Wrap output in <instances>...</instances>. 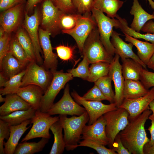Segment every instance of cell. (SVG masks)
<instances>
[{"label": "cell", "mask_w": 154, "mask_h": 154, "mask_svg": "<svg viewBox=\"0 0 154 154\" xmlns=\"http://www.w3.org/2000/svg\"><path fill=\"white\" fill-rule=\"evenodd\" d=\"M152 112L149 108L131 119L119 133L125 147L133 154H144L143 147L149 141L145 128V123Z\"/></svg>", "instance_id": "1"}, {"label": "cell", "mask_w": 154, "mask_h": 154, "mask_svg": "<svg viewBox=\"0 0 154 154\" xmlns=\"http://www.w3.org/2000/svg\"><path fill=\"white\" fill-rule=\"evenodd\" d=\"M67 116L59 115V120L64 131L65 149L68 151H72L77 148L83 129L88 122L89 117L86 111L79 116L74 115L68 118Z\"/></svg>", "instance_id": "2"}, {"label": "cell", "mask_w": 154, "mask_h": 154, "mask_svg": "<svg viewBox=\"0 0 154 154\" xmlns=\"http://www.w3.org/2000/svg\"><path fill=\"white\" fill-rule=\"evenodd\" d=\"M82 53L91 64L100 62L110 64L114 58L102 44L97 27L92 31L86 39Z\"/></svg>", "instance_id": "3"}, {"label": "cell", "mask_w": 154, "mask_h": 154, "mask_svg": "<svg viewBox=\"0 0 154 154\" xmlns=\"http://www.w3.org/2000/svg\"><path fill=\"white\" fill-rule=\"evenodd\" d=\"M53 76L50 70L46 69L36 62H31L26 66L21 87L34 84L40 87L44 93L50 84Z\"/></svg>", "instance_id": "4"}, {"label": "cell", "mask_w": 154, "mask_h": 154, "mask_svg": "<svg viewBox=\"0 0 154 154\" xmlns=\"http://www.w3.org/2000/svg\"><path fill=\"white\" fill-rule=\"evenodd\" d=\"M59 120L58 116H51L46 112L36 110L35 115L31 119V124L33 125L31 129L22 139L21 142L36 138L49 139L51 135L49 130L51 126Z\"/></svg>", "instance_id": "5"}, {"label": "cell", "mask_w": 154, "mask_h": 154, "mask_svg": "<svg viewBox=\"0 0 154 154\" xmlns=\"http://www.w3.org/2000/svg\"><path fill=\"white\" fill-rule=\"evenodd\" d=\"M106 121V132L109 141L108 145L112 148L116 135L128 125L129 114L125 109L119 108L103 115Z\"/></svg>", "instance_id": "6"}, {"label": "cell", "mask_w": 154, "mask_h": 154, "mask_svg": "<svg viewBox=\"0 0 154 154\" xmlns=\"http://www.w3.org/2000/svg\"><path fill=\"white\" fill-rule=\"evenodd\" d=\"M51 72L53 75L52 80L41 101L40 110L42 112H47L54 103V100L60 90L73 78L70 73H64L62 70Z\"/></svg>", "instance_id": "7"}, {"label": "cell", "mask_w": 154, "mask_h": 154, "mask_svg": "<svg viewBox=\"0 0 154 154\" xmlns=\"http://www.w3.org/2000/svg\"><path fill=\"white\" fill-rule=\"evenodd\" d=\"M92 15L96 23L100 40L110 55L114 56L115 49L110 38L113 28L117 26V19L111 18L105 15L104 13L94 7H92Z\"/></svg>", "instance_id": "8"}, {"label": "cell", "mask_w": 154, "mask_h": 154, "mask_svg": "<svg viewBox=\"0 0 154 154\" xmlns=\"http://www.w3.org/2000/svg\"><path fill=\"white\" fill-rule=\"evenodd\" d=\"M97 27L96 22L90 13L82 15L75 27L63 33L71 36L75 40L80 52L82 53L85 42L93 30Z\"/></svg>", "instance_id": "9"}, {"label": "cell", "mask_w": 154, "mask_h": 154, "mask_svg": "<svg viewBox=\"0 0 154 154\" xmlns=\"http://www.w3.org/2000/svg\"><path fill=\"white\" fill-rule=\"evenodd\" d=\"M86 111L72 98L70 93L69 86L67 84L60 100L54 103L46 113L50 116L59 114L79 116Z\"/></svg>", "instance_id": "10"}, {"label": "cell", "mask_w": 154, "mask_h": 154, "mask_svg": "<svg viewBox=\"0 0 154 154\" xmlns=\"http://www.w3.org/2000/svg\"><path fill=\"white\" fill-rule=\"evenodd\" d=\"M71 95L76 102L84 106L88 113L89 117L88 125L93 123L106 113L118 108L115 103L105 104L101 101L85 100L75 91L72 92Z\"/></svg>", "instance_id": "11"}, {"label": "cell", "mask_w": 154, "mask_h": 154, "mask_svg": "<svg viewBox=\"0 0 154 154\" xmlns=\"http://www.w3.org/2000/svg\"><path fill=\"white\" fill-rule=\"evenodd\" d=\"M24 20L23 28L26 30L30 37L33 44L38 64L42 65L43 60L40 56L42 50L40 45L39 35L38 27L39 18L38 11L37 7H35L33 14L29 16L28 13L24 11Z\"/></svg>", "instance_id": "12"}, {"label": "cell", "mask_w": 154, "mask_h": 154, "mask_svg": "<svg viewBox=\"0 0 154 154\" xmlns=\"http://www.w3.org/2000/svg\"><path fill=\"white\" fill-rule=\"evenodd\" d=\"M65 13L58 8L51 0H44L42 7L41 25L43 29L51 34L56 33L60 29L59 23Z\"/></svg>", "instance_id": "13"}, {"label": "cell", "mask_w": 154, "mask_h": 154, "mask_svg": "<svg viewBox=\"0 0 154 154\" xmlns=\"http://www.w3.org/2000/svg\"><path fill=\"white\" fill-rule=\"evenodd\" d=\"M119 56L115 54L113 60L110 64L108 75L113 81L115 88V103L118 108L124 99L123 89L125 79L122 71V66L119 62Z\"/></svg>", "instance_id": "14"}, {"label": "cell", "mask_w": 154, "mask_h": 154, "mask_svg": "<svg viewBox=\"0 0 154 154\" xmlns=\"http://www.w3.org/2000/svg\"><path fill=\"white\" fill-rule=\"evenodd\" d=\"M153 100L154 87L143 96L134 99H124L119 108L126 110L129 114V119H131L138 116L148 108L149 104Z\"/></svg>", "instance_id": "15"}, {"label": "cell", "mask_w": 154, "mask_h": 154, "mask_svg": "<svg viewBox=\"0 0 154 154\" xmlns=\"http://www.w3.org/2000/svg\"><path fill=\"white\" fill-rule=\"evenodd\" d=\"M24 4H19L1 12L0 25L7 33H11L19 28L23 19Z\"/></svg>", "instance_id": "16"}, {"label": "cell", "mask_w": 154, "mask_h": 154, "mask_svg": "<svg viewBox=\"0 0 154 154\" xmlns=\"http://www.w3.org/2000/svg\"><path fill=\"white\" fill-rule=\"evenodd\" d=\"M51 35L47 30L41 28L38 29L39 42L44 56V60L42 66L46 69L52 71L56 70L58 60L57 55L52 51L50 38Z\"/></svg>", "instance_id": "17"}, {"label": "cell", "mask_w": 154, "mask_h": 154, "mask_svg": "<svg viewBox=\"0 0 154 154\" xmlns=\"http://www.w3.org/2000/svg\"><path fill=\"white\" fill-rule=\"evenodd\" d=\"M106 121L103 115L93 123L86 125L83 129L81 139L93 140L105 146L109 144L106 132Z\"/></svg>", "instance_id": "18"}, {"label": "cell", "mask_w": 154, "mask_h": 154, "mask_svg": "<svg viewBox=\"0 0 154 154\" xmlns=\"http://www.w3.org/2000/svg\"><path fill=\"white\" fill-rule=\"evenodd\" d=\"M120 34L113 30L111 42L115 49V54L118 55L121 60L127 58H131L139 64L143 68L147 70V66L140 59L133 50V45L131 43L124 42L119 37Z\"/></svg>", "instance_id": "19"}, {"label": "cell", "mask_w": 154, "mask_h": 154, "mask_svg": "<svg viewBox=\"0 0 154 154\" xmlns=\"http://www.w3.org/2000/svg\"><path fill=\"white\" fill-rule=\"evenodd\" d=\"M16 94L36 110H40L41 100L44 94L40 87L30 84L21 87Z\"/></svg>", "instance_id": "20"}, {"label": "cell", "mask_w": 154, "mask_h": 154, "mask_svg": "<svg viewBox=\"0 0 154 154\" xmlns=\"http://www.w3.org/2000/svg\"><path fill=\"white\" fill-rule=\"evenodd\" d=\"M30 123L31 119H29L18 125H10L9 137L6 142H4L5 154H14L20 138L30 127V126L27 127V126Z\"/></svg>", "instance_id": "21"}, {"label": "cell", "mask_w": 154, "mask_h": 154, "mask_svg": "<svg viewBox=\"0 0 154 154\" xmlns=\"http://www.w3.org/2000/svg\"><path fill=\"white\" fill-rule=\"evenodd\" d=\"M26 66L18 60L10 51L0 61V72L9 79L25 69Z\"/></svg>", "instance_id": "22"}, {"label": "cell", "mask_w": 154, "mask_h": 154, "mask_svg": "<svg viewBox=\"0 0 154 154\" xmlns=\"http://www.w3.org/2000/svg\"><path fill=\"white\" fill-rule=\"evenodd\" d=\"M31 107L16 93L7 94L4 103L0 107V115L5 116L16 111L27 110Z\"/></svg>", "instance_id": "23"}, {"label": "cell", "mask_w": 154, "mask_h": 154, "mask_svg": "<svg viewBox=\"0 0 154 154\" xmlns=\"http://www.w3.org/2000/svg\"><path fill=\"white\" fill-rule=\"evenodd\" d=\"M133 5L130 11L134 16L130 27L138 33L148 21L154 19V13L150 14L146 11L140 5L138 0H133Z\"/></svg>", "instance_id": "24"}, {"label": "cell", "mask_w": 154, "mask_h": 154, "mask_svg": "<svg viewBox=\"0 0 154 154\" xmlns=\"http://www.w3.org/2000/svg\"><path fill=\"white\" fill-rule=\"evenodd\" d=\"M125 40L131 43L137 50V55L146 65L154 52V44L139 40L124 34Z\"/></svg>", "instance_id": "25"}, {"label": "cell", "mask_w": 154, "mask_h": 154, "mask_svg": "<svg viewBox=\"0 0 154 154\" xmlns=\"http://www.w3.org/2000/svg\"><path fill=\"white\" fill-rule=\"evenodd\" d=\"M149 91L139 80H125L123 89L124 99L137 98L145 95Z\"/></svg>", "instance_id": "26"}, {"label": "cell", "mask_w": 154, "mask_h": 154, "mask_svg": "<svg viewBox=\"0 0 154 154\" xmlns=\"http://www.w3.org/2000/svg\"><path fill=\"white\" fill-rule=\"evenodd\" d=\"M123 3L120 0H93L92 7L106 13L108 17L114 18Z\"/></svg>", "instance_id": "27"}, {"label": "cell", "mask_w": 154, "mask_h": 154, "mask_svg": "<svg viewBox=\"0 0 154 154\" xmlns=\"http://www.w3.org/2000/svg\"><path fill=\"white\" fill-rule=\"evenodd\" d=\"M122 71L125 80H140L143 66L139 63L131 58L121 60Z\"/></svg>", "instance_id": "28"}, {"label": "cell", "mask_w": 154, "mask_h": 154, "mask_svg": "<svg viewBox=\"0 0 154 154\" xmlns=\"http://www.w3.org/2000/svg\"><path fill=\"white\" fill-rule=\"evenodd\" d=\"M63 129L59 120L50 127V130L54 135V140L49 154H61L63 153L66 145L62 134Z\"/></svg>", "instance_id": "29"}, {"label": "cell", "mask_w": 154, "mask_h": 154, "mask_svg": "<svg viewBox=\"0 0 154 154\" xmlns=\"http://www.w3.org/2000/svg\"><path fill=\"white\" fill-rule=\"evenodd\" d=\"M36 111L31 107L27 110H18L6 116H0V119L7 122L11 125H17L32 119Z\"/></svg>", "instance_id": "30"}, {"label": "cell", "mask_w": 154, "mask_h": 154, "mask_svg": "<svg viewBox=\"0 0 154 154\" xmlns=\"http://www.w3.org/2000/svg\"><path fill=\"white\" fill-rule=\"evenodd\" d=\"M15 36L25 50L29 62H37L33 44L26 30L24 28L18 29Z\"/></svg>", "instance_id": "31"}, {"label": "cell", "mask_w": 154, "mask_h": 154, "mask_svg": "<svg viewBox=\"0 0 154 154\" xmlns=\"http://www.w3.org/2000/svg\"><path fill=\"white\" fill-rule=\"evenodd\" d=\"M49 139L42 138L38 142L24 141L18 144L14 154H33L42 151Z\"/></svg>", "instance_id": "32"}, {"label": "cell", "mask_w": 154, "mask_h": 154, "mask_svg": "<svg viewBox=\"0 0 154 154\" xmlns=\"http://www.w3.org/2000/svg\"><path fill=\"white\" fill-rule=\"evenodd\" d=\"M116 17L117 19V26L116 29H119L123 34L135 38L142 39L154 44V34L146 33L145 34L138 33L128 26L127 20L117 14Z\"/></svg>", "instance_id": "33"}, {"label": "cell", "mask_w": 154, "mask_h": 154, "mask_svg": "<svg viewBox=\"0 0 154 154\" xmlns=\"http://www.w3.org/2000/svg\"><path fill=\"white\" fill-rule=\"evenodd\" d=\"M110 64L97 62L92 64L89 67L90 75L87 81L95 82L99 78L108 74Z\"/></svg>", "instance_id": "34"}, {"label": "cell", "mask_w": 154, "mask_h": 154, "mask_svg": "<svg viewBox=\"0 0 154 154\" xmlns=\"http://www.w3.org/2000/svg\"><path fill=\"white\" fill-rule=\"evenodd\" d=\"M25 69L17 75L9 78L3 88L0 89V94L2 95L16 93L21 87L22 78Z\"/></svg>", "instance_id": "35"}, {"label": "cell", "mask_w": 154, "mask_h": 154, "mask_svg": "<svg viewBox=\"0 0 154 154\" xmlns=\"http://www.w3.org/2000/svg\"><path fill=\"white\" fill-rule=\"evenodd\" d=\"M112 79L108 75L102 77L94 82L110 103H115V93L112 87Z\"/></svg>", "instance_id": "36"}, {"label": "cell", "mask_w": 154, "mask_h": 154, "mask_svg": "<svg viewBox=\"0 0 154 154\" xmlns=\"http://www.w3.org/2000/svg\"><path fill=\"white\" fill-rule=\"evenodd\" d=\"M9 51L20 62L27 66L30 62L26 53L18 40L15 36L12 38Z\"/></svg>", "instance_id": "37"}, {"label": "cell", "mask_w": 154, "mask_h": 154, "mask_svg": "<svg viewBox=\"0 0 154 154\" xmlns=\"http://www.w3.org/2000/svg\"><path fill=\"white\" fill-rule=\"evenodd\" d=\"M82 15L77 13H64L61 17L59 23V28L62 31L71 30L76 25L79 19Z\"/></svg>", "instance_id": "38"}, {"label": "cell", "mask_w": 154, "mask_h": 154, "mask_svg": "<svg viewBox=\"0 0 154 154\" xmlns=\"http://www.w3.org/2000/svg\"><path fill=\"white\" fill-rule=\"evenodd\" d=\"M90 64L86 58L83 56L82 60L76 68L68 70V72L70 73L73 77H79L87 80L90 75Z\"/></svg>", "instance_id": "39"}, {"label": "cell", "mask_w": 154, "mask_h": 154, "mask_svg": "<svg viewBox=\"0 0 154 154\" xmlns=\"http://www.w3.org/2000/svg\"><path fill=\"white\" fill-rule=\"evenodd\" d=\"M77 147L84 146L92 148L96 151L99 154H117L113 149H108L105 145L96 141L88 139H84L80 141Z\"/></svg>", "instance_id": "40"}, {"label": "cell", "mask_w": 154, "mask_h": 154, "mask_svg": "<svg viewBox=\"0 0 154 154\" xmlns=\"http://www.w3.org/2000/svg\"><path fill=\"white\" fill-rule=\"evenodd\" d=\"M93 1V0H72L76 13L81 15L91 12Z\"/></svg>", "instance_id": "41"}, {"label": "cell", "mask_w": 154, "mask_h": 154, "mask_svg": "<svg viewBox=\"0 0 154 154\" xmlns=\"http://www.w3.org/2000/svg\"><path fill=\"white\" fill-rule=\"evenodd\" d=\"M57 56L63 61L72 60L74 57V48L68 45H60L54 48Z\"/></svg>", "instance_id": "42"}, {"label": "cell", "mask_w": 154, "mask_h": 154, "mask_svg": "<svg viewBox=\"0 0 154 154\" xmlns=\"http://www.w3.org/2000/svg\"><path fill=\"white\" fill-rule=\"evenodd\" d=\"M82 97L84 99L87 100L101 101L107 100L108 101V99L95 84Z\"/></svg>", "instance_id": "43"}, {"label": "cell", "mask_w": 154, "mask_h": 154, "mask_svg": "<svg viewBox=\"0 0 154 154\" xmlns=\"http://www.w3.org/2000/svg\"><path fill=\"white\" fill-rule=\"evenodd\" d=\"M11 125L7 122L0 119V154H5L4 140L9 139L10 134Z\"/></svg>", "instance_id": "44"}, {"label": "cell", "mask_w": 154, "mask_h": 154, "mask_svg": "<svg viewBox=\"0 0 154 154\" xmlns=\"http://www.w3.org/2000/svg\"><path fill=\"white\" fill-rule=\"evenodd\" d=\"M51 1L58 8L65 13H77L73 3L72 0Z\"/></svg>", "instance_id": "45"}, {"label": "cell", "mask_w": 154, "mask_h": 154, "mask_svg": "<svg viewBox=\"0 0 154 154\" xmlns=\"http://www.w3.org/2000/svg\"><path fill=\"white\" fill-rule=\"evenodd\" d=\"M10 34L6 32L0 37V61L9 51L12 39Z\"/></svg>", "instance_id": "46"}, {"label": "cell", "mask_w": 154, "mask_h": 154, "mask_svg": "<svg viewBox=\"0 0 154 154\" xmlns=\"http://www.w3.org/2000/svg\"><path fill=\"white\" fill-rule=\"evenodd\" d=\"M140 80L147 90L154 87V72L148 71L143 68L141 72Z\"/></svg>", "instance_id": "47"}, {"label": "cell", "mask_w": 154, "mask_h": 154, "mask_svg": "<svg viewBox=\"0 0 154 154\" xmlns=\"http://www.w3.org/2000/svg\"><path fill=\"white\" fill-rule=\"evenodd\" d=\"M112 149H113L118 154H131L123 145L119 134L116 136Z\"/></svg>", "instance_id": "48"}, {"label": "cell", "mask_w": 154, "mask_h": 154, "mask_svg": "<svg viewBox=\"0 0 154 154\" xmlns=\"http://www.w3.org/2000/svg\"><path fill=\"white\" fill-rule=\"evenodd\" d=\"M25 3V0H0V11L1 12L17 5Z\"/></svg>", "instance_id": "49"}, {"label": "cell", "mask_w": 154, "mask_h": 154, "mask_svg": "<svg viewBox=\"0 0 154 154\" xmlns=\"http://www.w3.org/2000/svg\"><path fill=\"white\" fill-rule=\"evenodd\" d=\"M149 119L151 121V125L148 130L150 132L151 137L149 141L145 145L146 146H150L154 144V116L153 114L150 115Z\"/></svg>", "instance_id": "50"}, {"label": "cell", "mask_w": 154, "mask_h": 154, "mask_svg": "<svg viewBox=\"0 0 154 154\" xmlns=\"http://www.w3.org/2000/svg\"><path fill=\"white\" fill-rule=\"evenodd\" d=\"M141 31L146 33L154 34V22L152 20L148 21L143 25Z\"/></svg>", "instance_id": "51"}, {"label": "cell", "mask_w": 154, "mask_h": 154, "mask_svg": "<svg viewBox=\"0 0 154 154\" xmlns=\"http://www.w3.org/2000/svg\"><path fill=\"white\" fill-rule=\"evenodd\" d=\"M43 0H27L25 7L24 11L28 13L32 11L38 3Z\"/></svg>", "instance_id": "52"}, {"label": "cell", "mask_w": 154, "mask_h": 154, "mask_svg": "<svg viewBox=\"0 0 154 154\" xmlns=\"http://www.w3.org/2000/svg\"><path fill=\"white\" fill-rule=\"evenodd\" d=\"M144 154H154V144L150 146H144Z\"/></svg>", "instance_id": "53"}, {"label": "cell", "mask_w": 154, "mask_h": 154, "mask_svg": "<svg viewBox=\"0 0 154 154\" xmlns=\"http://www.w3.org/2000/svg\"><path fill=\"white\" fill-rule=\"evenodd\" d=\"M9 79L6 77L3 74L0 73V87L1 88L4 87L6 83Z\"/></svg>", "instance_id": "54"}, {"label": "cell", "mask_w": 154, "mask_h": 154, "mask_svg": "<svg viewBox=\"0 0 154 154\" xmlns=\"http://www.w3.org/2000/svg\"><path fill=\"white\" fill-rule=\"evenodd\" d=\"M149 68L154 70V52L147 64Z\"/></svg>", "instance_id": "55"}, {"label": "cell", "mask_w": 154, "mask_h": 154, "mask_svg": "<svg viewBox=\"0 0 154 154\" xmlns=\"http://www.w3.org/2000/svg\"><path fill=\"white\" fill-rule=\"evenodd\" d=\"M149 108L153 112V114L154 116V100L150 103L149 105Z\"/></svg>", "instance_id": "56"}, {"label": "cell", "mask_w": 154, "mask_h": 154, "mask_svg": "<svg viewBox=\"0 0 154 154\" xmlns=\"http://www.w3.org/2000/svg\"><path fill=\"white\" fill-rule=\"evenodd\" d=\"M148 1L149 2V5L151 6V7L152 9L154 10V2L152 0H146Z\"/></svg>", "instance_id": "57"}, {"label": "cell", "mask_w": 154, "mask_h": 154, "mask_svg": "<svg viewBox=\"0 0 154 154\" xmlns=\"http://www.w3.org/2000/svg\"><path fill=\"white\" fill-rule=\"evenodd\" d=\"M2 95L0 94V102H5V98H3L2 96Z\"/></svg>", "instance_id": "58"}]
</instances>
